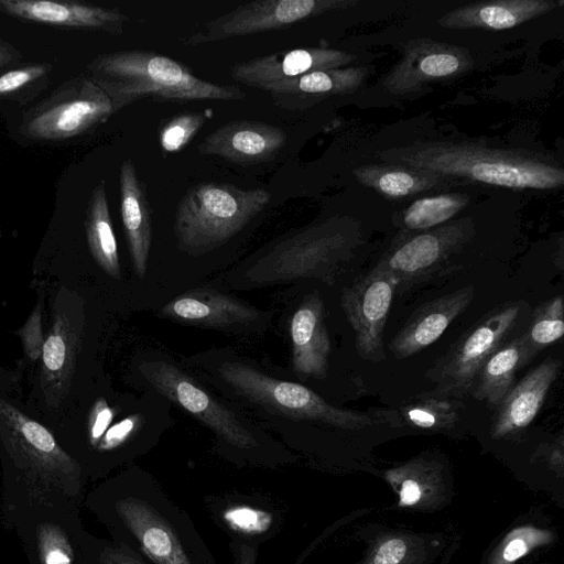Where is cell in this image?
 I'll use <instances>...</instances> for the list:
<instances>
[{"instance_id": "cell-1", "label": "cell", "mask_w": 564, "mask_h": 564, "mask_svg": "<svg viewBox=\"0 0 564 564\" xmlns=\"http://www.w3.org/2000/svg\"><path fill=\"white\" fill-rule=\"evenodd\" d=\"M110 511L119 544L150 564H217L189 516L150 475H131Z\"/></svg>"}, {"instance_id": "cell-2", "label": "cell", "mask_w": 564, "mask_h": 564, "mask_svg": "<svg viewBox=\"0 0 564 564\" xmlns=\"http://www.w3.org/2000/svg\"><path fill=\"white\" fill-rule=\"evenodd\" d=\"M86 68L110 98L115 113L142 98L161 101L246 98L239 87L204 80L184 64L152 51L104 53L93 58Z\"/></svg>"}, {"instance_id": "cell-3", "label": "cell", "mask_w": 564, "mask_h": 564, "mask_svg": "<svg viewBox=\"0 0 564 564\" xmlns=\"http://www.w3.org/2000/svg\"><path fill=\"white\" fill-rule=\"evenodd\" d=\"M399 158L435 174L505 187L549 189L560 187L564 181L563 170L545 160L469 143L424 144L406 149L405 155Z\"/></svg>"}, {"instance_id": "cell-4", "label": "cell", "mask_w": 564, "mask_h": 564, "mask_svg": "<svg viewBox=\"0 0 564 564\" xmlns=\"http://www.w3.org/2000/svg\"><path fill=\"white\" fill-rule=\"evenodd\" d=\"M264 188L243 189L227 183H200L177 204L174 232L178 247L202 254L240 231L270 203Z\"/></svg>"}, {"instance_id": "cell-5", "label": "cell", "mask_w": 564, "mask_h": 564, "mask_svg": "<svg viewBox=\"0 0 564 564\" xmlns=\"http://www.w3.org/2000/svg\"><path fill=\"white\" fill-rule=\"evenodd\" d=\"M115 115L110 98L89 76L72 77L28 109L19 133L33 141H61L85 134Z\"/></svg>"}, {"instance_id": "cell-6", "label": "cell", "mask_w": 564, "mask_h": 564, "mask_svg": "<svg viewBox=\"0 0 564 564\" xmlns=\"http://www.w3.org/2000/svg\"><path fill=\"white\" fill-rule=\"evenodd\" d=\"M523 304H502L475 323L425 373L434 395L459 399L470 394L480 368L501 347L522 315Z\"/></svg>"}, {"instance_id": "cell-7", "label": "cell", "mask_w": 564, "mask_h": 564, "mask_svg": "<svg viewBox=\"0 0 564 564\" xmlns=\"http://www.w3.org/2000/svg\"><path fill=\"white\" fill-rule=\"evenodd\" d=\"M218 372L238 393L295 419L315 420L350 430L376 423V417L367 413L334 406L305 386L271 378L240 362H225Z\"/></svg>"}, {"instance_id": "cell-8", "label": "cell", "mask_w": 564, "mask_h": 564, "mask_svg": "<svg viewBox=\"0 0 564 564\" xmlns=\"http://www.w3.org/2000/svg\"><path fill=\"white\" fill-rule=\"evenodd\" d=\"M347 248L343 234L315 228L278 245L249 268L245 276L253 285L300 278H315L332 285Z\"/></svg>"}, {"instance_id": "cell-9", "label": "cell", "mask_w": 564, "mask_h": 564, "mask_svg": "<svg viewBox=\"0 0 564 564\" xmlns=\"http://www.w3.org/2000/svg\"><path fill=\"white\" fill-rule=\"evenodd\" d=\"M141 371L160 393L205 423L231 446L241 451L259 447L254 435L234 413L174 365L148 361L142 365Z\"/></svg>"}, {"instance_id": "cell-10", "label": "cell", "mask_w": 564, "mask_h": 564, "mask_svg": "<svg viewBox=\"0 0 564 564\" xmlns=\"http://www.w3.org/2000/svg\"><path fill=\"white\" fill-rule=\"evenodd\" d=\"M346 4L334 0H257L207 22L182 40L184 45H200L221 40L289 28L304 19Z\"/></svg>"}, {"instance_id": "cell-11", "label": "cell", "mask_w": 564, "mask_h": 564, "mask_svg": "<svg viewBox=\"0 0 564 564\" xmlns=\"http://www.w3.org/2000/svg\"><path fill=\"white\" fill-rule=\"evenodd\" d=\"M398 281L377 264L369 273L341 292V308L354 333L360 358L378 362L386 358L383 329Z\"/></svg>"}, {"instance_id": "cell-12", "label": "cell", "mask_w": 564, "mask_h": 564, "mask_svg": "<svg viewBox=\"0 0 564 564\" xmlns=\"http://www.w3.org/2000/svg\"><path fill=\"white\" fill-rule=\"evenodd\" d=\"M285 143L286 133L278 126L253 120H235L205 137L197 151L232 163L258 164L272 160Z\"/></svg>"}, {"instance_id": "cell-13", "label": "cell", "mask_w": 564, "mask_h": 564, "mask_svg": "<svg viewBox=\"0 0 564 564\" xmlns=\"http://www.w3.org/2000/svg\"><path fill=\"white\" fill-rule=\"evenodd\" d=\"M0 12L54 28L104 31L121 35L129 18L122 12L76 1L0 0Z\"/></svg>"}, {"instance_id": "cell-14", "label": "cell", "mask_w": 564, "mask_h": 564, "mask_svg": "<svg viewBox=\"0 0 564 564\" xmlns=\"http://www.w3.org/2000/svg\"><path fill=\"white\" fill-rule=\"evenodd\" d=\"M350 58V55L334 50L295 48L240 62L230 68L229 74L236 82L267 90L314 70L335 68Z\"/></svg>"}, {"instance_id": "cell-15", "label": "cell", "mask_w": 564, "mask_h": 564, "mask_svg": "<svg viewBox=\"0 0 564 564\" xmlns=\"http://www.w3.org/2000/svg\"><path fill=\"white\" fill-rule=\"evenodd\" d=\"M0 437L18 460L42 470L72 469L73 459L59 447L52 433L0 398Z\"/></svg>"}, {"instance_id": "cell-16", "label": "cell", "mask_w": 564, "mask_h": 564, "mask_svg": "<svg viewBox=\"0 0 564 564\" xmlns=\"http://www.w3.org/2000/svg\"><path fill=\"white\" fill-rule=\"evenodd\" d=\"M474 296L475 288L468 285L421 305L390 341L394 358L411 357L436 341Z\"/></svg>"}, {"instance_id": "cell-17", "label": "cell", "mask_w": 564, "mask_h": 564, "mask_svg": "<svg viewBox=\"0 0 564 564\" xmlns=\"http://www.w3.org/2000/svg\"><path fill=\"white\" fill-rule=\"evenodd\" d=\"M562 362L549 357L508 391L494 419L492 435L503 437L528 427L540 412Z\"/></svg>"}, {"instance_id": "cell-18", "label": "cell", "mask_w": 564, "mask_h": 564, "mask_svg": "<svg viewBox=\"0 0 564 564\" xmlns=\"http://www.w3.org/2000/svg\"><path fill=\"white\" fill-rule=\"evenodd\" d=\"M290 334L295 372L302 378H324L328 369L330 340L318 293L308 295L294 312Z\"/></svg>"}, {"instance_id": "cell-19", "label": "cell", "mask_w": 564, "mask_h": 564, "mask_svg": "<svg viewBox=\"0 0 564 564\" xmlns=\"http://www.w3.org/2000/svg\"><path fill=\"white\" fill-rule=\"evenodd\" d=\"M459 241L456 231L417 235L398 246L378 264L395 276L397 292L401 294L432 275Z\"/></svg>"}, {"instance_id": "cell-20", "label": "cell", "mask_w": 564, "mask_h": 564, "mask_svg": "<svg viewBox=\"0 0 564 564\" xmlns=\"http://www.w3.org/2000/svg\"><path fill=\"white\" fill-rule=\"evenodd\" d=\"M119 189L121 219L133 269L139 278H143L152 237L151 214L147 187L131 159L121 163Z\"/></svg>"}, {"instance_id": "cell-21", "label": "cell", "mask_w": 564, "mask_h": 564, "mask_svg": "<svg viewBox=\"0 0 564 564\" xmlns=\"http://www.w3.org/2000/svg\"><path fill=\"white\" fill-rule=\"evenodd\" d=\"M259 313L234 297L209 289L184 293L161 311L163 316L174 321L223 328L250 324L259 318Z\"/></svg>"}, {"instance_id": "cell-22", "label": "cell", "mask_w": 564, "mask_h": 564, "mask_svg": "<svg viewBox=\"0 0 564 564\" xmlns=\"http://www.w3.org/2000/svg\"><path fill=\"white\" fill-rule=\"evenodd\" d=\"M214 521L230 536L231 541H242L261 545L273 538L281 528L282 519L278 511L269 508V502L254 500L243 495H228L208 501Z\"/></svg>"}, {"instance_id": "cell-23", "label": "cell", "mask_w": 564, "mask_h": 564, "mask_svg": "<svg viewBox=\"0 0 564 564\" xmlns=\"http://www.w3.org/2000/svg\"><path fill=\"white\" fill-rule=\"evenodd\" d=\"M79 325L64 308L55 312L42 352V387L52 406L65 398L79 347Z\"/></svg>"}, {"instance_id": "cell-24", "label": "cell", "mask_w": 564, "mask_h": 564, "mask_svg": "<svg viewBox=\"0 0 564 564\" xmlns=\"http://www.w3.org/2000/svg\"><path fill=\"white\" fill-rule=\"evenodd\" d=\"M554 7L541 0H503L477 3L451 12L442 23L449 28L509 29Z\"/></svg>"}, {"instance_id": "cell-25", "label": "cell", "mask_w": 564, "mask_h": 564, "mask_svg": "<svg viewBox=\"0 0 564 564\" xmlns=\"http://www.w3.org/2000/svg\"><path fill=\"white\" fill-rule=\"evenodd\" d=\"M355 69H323L271 86L268 91L274 105L288 110L308 107L314 99L343 93L357 85Z\"/></svg>"}, {"instance_id": "cell-26", "label": "cell", "mask_w": 564, "mask_h": 564, "mask_svg": "<svg viewBox=\"0 0 564 564\" xmlns=\"http://www.w3.org/2000/svg\"><path fill=\"white\" fill-rule=\"evenodd\" d=\"M85 230L95 261L107 274L119 279L118 246L109 213L105 180H100L91 192L86 212Z\"/></svg>"}, {"instance_id": "cell-27", "label": "cell", "mask_w": 564, "mask_h": 564, "mask_svg": "<svg viewBox=\"0 0 564 564\" xmlns=\"http://www.w3.org/2000/svg\"><path fill=\"white\" fill-rule=\"evenodd\" d=\"M520 338L499 347L480 368L470 394L491 406H498L512 388L518 369L522 368Z\"/></svg>"}, {"instance_id": "cell-28", "label": "cell", "mask_w": 564, "mask_h": 564, "mask_svg": "<svg viewBox=\"0 0 564 564\" xmlns=\"http://www.w3.org/2000/svg\"><path fill=\"white\" fill-rule=\"evenodd\" d=\"M563 334V299L557 295L534 310L528 330L519 337L523 349L522 367L530 364L541 350L560 340Z\"/></svg>"}, {"instance_id": "cell-29", "label": "cell", "mask_w": 564, "mask_h": 564, "mask_svg": "<svg viewBox=\"0 0 564 564\" xmlns=\"http://www.w3.org/2000/svg\"><path fill=\"white\" fill-rule=\"evenodd\" d=\"M458 399L427 392L402 405L398 410V416L403 423L414 427L441 430L449 427L458 421Z\"/></svg>"}, {"instance_id": "cell-30", "label": "cell", "mask_w": 564, "mask_h": 564, "mask_svg": "<svg viewBox=\"0 0 564 564\" xmlns=\"http://www.w3.org/2000/svg\"><path fill=\"white\" fill-rule=\"evenodd\" d=\"M53 67L52 63L42 62L0 74V100L14 101L20 106L32 101L46 89Z\"/></svg>"}, {"instance_id": "cell-31", "label": "cell", "mask_w": 564, "mask_h": 564, "mask_svg": "<svg viewBox=\"0 0 564 564\" xmlns=\"http://www.w3.org/2000/svg\"><path fill=\"white\" fill-rule=\"evenodd\" d=\"M465 200L456 195H440L415 200L404 213L403 223L410 229H426L454 216Z\"/></svg>"}, {"instance_id": "cell-32", "label": "cell", "mask_w": 564, "mask_h": 564, "mask_svg": "<svg viewBox=\"0 0 564 564\" xmlns=\"http://www.w3.org/2000/svg\"><path fill=\"white\" fill-rule=\"evenodd\" d=\"M206 112H184L166 120L159 130V142L164 152L182 151L206 121Z\"/></svg>"}, {"instance_id": "cell-33", "label": "cell", "mask_w": 564, "mask_h": 564, "mask_svg": "<svg viewBox=\"0 0 564 564\" xmlns=\"http://www.w3.org/2000/svg\"><path fill=\"white\" fill-rule=\"evenodd\" d=\"M39 549L42 564H72L73 550L63 532L54 525L39 531Z\"/></svg>"}, {"instance_id": "cell-34", "label": "cell", "mask_w": 564, "mask_h": 564, "mask_svg": "<svg viewBox=\"0 0 564 564\" xmlns=\"http://www.w3.org/2000/svg\"><path fill=\"white\" fill-rule=\"evenodd\" d=\"M140 425V415H130L109 427L97 445L99 452H110L124 445Z\"/></svg>"}, {"instance_id": "cell-35", "label": "cell", "mask_w": 564, "mask_h": 564, "mask_svg": "<svg viewBox=\"0 0 564 564\" xmlns=\"http://www.w3.org/2000/svg\"><path fill=\"white\" fill-rule=\"evenodd\" d=\"M459 58L451 53H431L421 58L419 74L424 77H444L459 68Z\"/></svg>"}, {"instance_id": "cell-36", "label": "cell", "mask_w": 564, "mask_h": 564, "mask_svg": "<svg viewBox=\"0 0 564 564\" xmlns=\"http://www.w3.org/2000/svg\"><path fill=\"white\" fill-rule=\"evenodd\" d=\"M115 416V411L111 409L104 398L96 400L88 416V440L91 446L97 447L101 437L109 429V425Z\"/></svg>"}, {"instance_id": "cell-37", "label": "cell", "mask_w": 564, "mask_h": 564, "mask_svg": "<svg viewBox=\"0 0 564 564\" xmlns=\"http://www.w3.org/2000/svg\"><path fill=\"white\" fill-rule=\"evenodd\" d=\"M20 336L23 341L24 350L30 359L36 360L42 357L45 340L43 337L40 307H37L26 321L20 330Z\"/></svg>"}, {"instance_id": "cell-38", "label": "cell", "mask_w": 564, "mask_h": 564, "mask_svg": "<svg viewBox=\"0 0 564 564\" xmlns=\"http://www.w3.org/2000/svg\"><path fill=\"white\" fill-rule=\"evenodd\" d=\"M417 183L408 172L390 171L381 174L377 180L378 188L390 196H405L410 194Z\"/></svg>"}, {"instance_id": "cell-39", "label": "cell", "mask_w": 564, "mask_h": 564, "mask_svg": "<svg viewBox=\"0 0 564 564\" xmlns=\"http://www.w3.org/2000/svg\"><path fill=\"white\" fill-rule=\"evenodd\" d=\"M101 564H150L142 557L117 543L115 545L106 546L100 553Z\"/></svg>"}, {"instance_id": "cell-40", "label": "cell", "mask_w": 564, "mask_h": 564, "mask_svg": "<svg viewBox=\"0 0 564 564\" xmlns=\"http://www.w3.org/2000/svg\"><path fill=\"white\" fill-rule=\"evenodd\" d=\"M406 553V545L400 539L383 543L375 555V564H399Z\"/></svg>"}, {"instance_id": "cell-41", "label": "cell", "mask_w": 564, "mask_h": 564, "mask_svg": "<svg viewBox=\"0 0 564 564\" xmlns=\"http://www.w3.org/2000/svg\"><path fill=\"white\" fill-rule=\"evenodd\" d=\"M259 547L248 542L231 541L232 564H257Z\"/></svg>"}, {"instance_id": "cell-42", "label": "cell", "mask_w": 564, "mask_h": 564, "mask_svg": "<svg viewBox=\"0 0 564 564\" xmlns=\"http://www.w3.org/2000/svg\"><path fill=\"white\" fill-rule=\"evenodd\" d=\"M22 57L21 51L0 36V69L19 63Z\"/></svg>"}, {"instance_id": "cell-43", "label": "cell", "mask_w": 564, "mask_h": 564, "mask_svg": "<svg viewBox=\"0 0 564 564\" xmlns=\"http://www.w3.org/2000/svg\"><path fill=\"white\" fill-rule=\"evenodd\" d=\"M420 497L421 490L417 482L411 479L403 481L400 492V505H413L420 499Z\"/></svg>"}, {"instance_id": "cell-44", "label": "cell", "mask_w": 564, "mask_h": 564, "mask_svg": "<svg viewBox=\"0 0 564 564\" xmlns=\"http://www.w3.org/2000/svg\"><path fill=\"white\" fill-rule=\"evenodd\" d=\"M528 546L524 541L520 539L512 540L503 551V558L508 562H513L524 555Z\"/></svg>"}]
</instances>
